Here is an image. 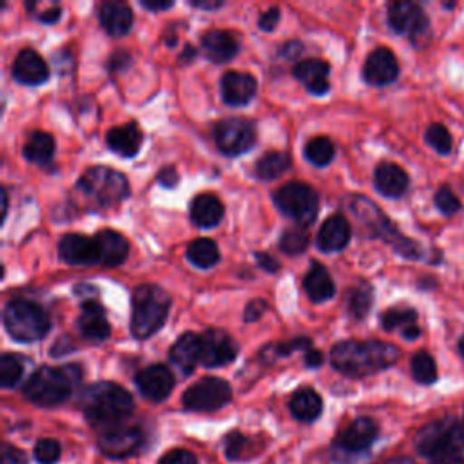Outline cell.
<instances>
[{"mask_svg": "<svg viewBox=\"0 0 464 464\" xmlns=\"http://www.w3.org/2000/svg\"><path fill=\"white\" fill-rule=\"evenodd\" d=\"M129 63H130V54H129L127 51H116V53H112L111 58H109V69H111L112 72L123 71L125 67H129Z\"/></svg>", "mask_w": 464, "mask_h": 464, "instance_id": "cell-51", "label": "cell"}, {"mask_svg": "<svg viewBox=\"0 0 464 464\" xmlns=\"http://www.w3.org/2000/svg\"><path fill=\"white\" fill-rule=\"evenodd\" d=\"M145 444V433L138 426L120 424L116 428L102 431L98 439L100 451L109 459H125L141 450Z\"/></svg>", "mask_w": 464, "mask_h": 464, "instance_id": "cell-13", "label": "cell"}, {"mask_svg": "<svg viewBox=\"0 0 464 464\" xmlns=\"http://www.w3.org/2000/svg\"><path fill=\"white\" fill-rule=\"evenodd\" d=\"M58 256L69 265H94L100 263L98 246L94 237L83 234H63L58 241Z\"/></svg>", "mask_w": 464, "mask_h": 464, "instance_id": "cell-18", "label": "cell"}, {"mask_svg": "<svg viewBox=\"0 0 464 464\" xmlns=\"http://www.w3.org/2000/svg\"><path fill=\"white\" fill-rule=\"evenodd\" d=\"M256 259H257L259 266H261L263 270L270 272V274H274V272L279 270V263H277L270 254H266V252H256Z\"/></svg>", "mask_w": 464, "mask_h": 464, "instance_id": "cell-53", "label": "cell"}, {"mask_svg": "<svg viewBox=\"0 0 464 464\" xmlns=\"http://www.w3.org/2000/svg\"><path fill=\"white\" fill-rule=\"evenodd\" d=\"M352 210L357 216L359 221L366 223L372 236L382 239L384 243H388L397 254H401L406 259H419L422 257V248L417 241L406 237L404 234H401V230L395 228V225L381 212L379 207L373 205V201H370L368 198H361V196H353L352 201Z\"/></svg>", "mask_w": 464, "mask_h": 464, "instance_id": "cell-7", "label": "cell"}, {"mask_svg": "<svg viewBox=\"0 0 464 464\" xmlns=\"http://www.w3.org/2000/svg\"><path fill=\"white\" fill-rule=\"evenodd\" d=\"M399 76V62L388 47L373 49L362 65V78L370 85H388Z\"/></svg>", "mask_w": 464, "mask_h": 464, "instance_id": "cell-17", "label": "cell"}, {"mask_svg": "<svg viewBox=\"0 0 464 464\" xmlns=\"http://www.w3.org/2000/svg\"><path fill=\"white\" fill-rule=\"evenodd\" d=\"M417 451L428 460H437L464 451V424L455 417H442L422 426L415 439Z\"/></svg>", "mask_w": 464, "mask_h": 464, "instance_id": "cell-6", "label": "cell"}, {"mask_svg": "<svg viewBox=\"0 0 464 464\" xmlns=\"http://www.w3.org/2000/svg\"><path fill=\"white\" fill-rule=\"evenodd\" d=\"M60 442L54 439H40L34 444V459L40 464H54L60 459Z\"/></svg>", "mask_w": 464, "mask_h": 464, "instance_id": "cell-45", "label": "cell"}, {"mask_svg": "<svg viewBox=\"0 0 464 464\" xmlns=\"http://www.w3.org/2000/svg\"><path fill=\"white\" fill-rule=\"evenodd\" d=\"M54 154V138L45 130H33L24 145V158L31 163L44 165Z\"/></svg>", "mask_w": 464, "mask_h": 464, "instance_id": "cell-34", "label": "cell"}, {"mask_svg": "<svg viewBox=\"0 0 464 464\" xmlns=\"http://www.w3.org/2000/svg\"><path fill=\"white\" fill-rule=\"evenodd\" d=\"M2 464H27V455L11 444H4L2 448Z\"/></svg>", "mask_w": 464, "mask_h": 464, "instance_id": "cell-49", "label": "cell"}, {"mask_svg": "<svg viewBox=\"0 0 464 464\" xmlns=\"http://www.w3.org/2000/svg\"><path fill=\"white\" fill-rule=\"evenodd\" d=\"M94 241L98 246V256H100L102 265L118 266L127 259L129 241L125 239L123 234H120L112 228H103V230L96 232Z\"/></svg>", "mask_w": 464, "mask_h": 464, "instance_id": "cell-28", "label": "cell"}, {"mask_svg": "<svg viewBox=\"0 0 464 464\" xmlns=\"http://www.w3.org/2000/svg\"><path fill=\"white\" fill-rule=\"evenodd\" d=\"M11 74L18 83L34 87L49 78V67L34 49H22L13 62Z\"/></svg>", "mask_w": 464, "mask_h": 464, "instance_id": "cell-20", "label": "cell"}, {"mask_svg": "<svg viewBox=\"0 0 464 464\" xmlns=\"http://www.w3.org/2000/svg\"><path fill=\"white\" fill-rule=\"evenodd\" d=\"M237 343L221 328H210L201 337V364L207 368L225 366L237 357Z\"/></svg>", "mask_w": 464, "mask_h": 464, "instance_id": "cell-14", "label": "cell"}, {"mask_svg": "<svg viewBox=\"0 0 464 464\" xmlns=\"http://www.w3.org/2000/svg\"><path fill=\"white\" fill-rule=\"evenodd\" d=\"M158 464H198V459L194 453H190L183 448H176V450H170L169 453H165Z\"/></svg>", "mask_w": 464, "mask_h": 464, "instance_id": "cell-46", "label": "cell"}, {"mask_svg": "<svg viewBox=\"0 0 464 464\" xmlns=\"http://www.w3.org/2000/svg\"><path fill=\"white\" fill-rule=\"evenodd\" d=\"M384 464H415V462L411 459H408V457H393V459L386 460Z\"/></svg>", "mask_w": 464, "mask_h": 464, "instance_id": "cell-60", "label": "cell"}, {"mask_svg": "<svg viewBox=\"0 0 464 464\" xmlns=\"http://www.w3.org/2000/svg\"><path fill=\"white\" fill-rule=\"evenodd\" d=\"M328 74H330V65L321 58H306L294 67V76L312 94H326L330 91Z\"/></svg>", "mask_w": 464, "mask_h": 464, "instance_id": "cell-22", "label": "cell"}, {"mask_svg": "<svg viewBox=\"0 0 464 464\" xmlns=\"http://www.w3.org/2000/svg\"><path fill=\"white\" fill-rule=\"evenodd\" d=\"M276 207L299 225L314 223L319 210L317 192L303 181H290L281 185L272 196Z\"/></svg>", "mask_w": 464, "mask_h": 464, "instance_id": "cell-9", "label": "cell"}, {"mask_svg": "<svg viewBox=\"0 0 464 464\" xmlns=\"http://www.w3.org/2000/svg\"><path fill=\"white\" fill-rule=\"evenodd\" d=\"M214 140L225 156H239L252 149L256 141V127L250 120L230 116L216 125Z\"/></svg>", "mask_w": 464, "mask_h": 464, "instance_id": "cell-11", "label": "cell"}, {"mask_svg": "<svg viewBox=\"0 0 464 464\" xmlns=\"http://www.w3.org/2000/svg\"><path fill=\"white\" fill-rule=\"evenodd\" d=\"M303 154H304V158L312 165L324 167V165H328L334 160L335 147H334V143L326 136H315V138L306 141Z\"/></svg>", "mask_w": 464, "mask_h": 464, "instance_id": "cell-38", "label": "cell"}, {"mask_svg": "<svg viewBox=\"0 0 464 464\" xmlns=\"http://www.w3.org/2000/svg\"><path fill=\"white\" fill-rule=\"evenodd\" d=\"M372 303H373V292H372V286L364 281H361L357 286H353L348 292L346 304L353 319H364L372 308Z\"/></svg>", "mask_w": 464, "mask_h": 464, "instance_id": "cell-37", "label": "cell"}, {"mask_svg": "<svg viewBox=\"0 0 464 464\" xmlns=\"http://www.w3.org/2000/svg\"><path fill=\"white\" fill-rule=\"evenodd\" d=\"M24 373V362L14 353H4L0 357V384L4 388H13Z\"/></svg>", "mask_w": 464, "mask_h": 464, "instance_id": "cell-41", "label": "cell"}, {"mask_svg": "<svg viewBox=\"0 0 464 464\" xmlns=\"http://www.w3.org/2000/svg\"><path fill=\"white\" fill-rule=\"evenodd\" d=\"M401 352L395 344L368 339V341H341L332 348V366L343 375L359 379L382 372L397 362Z\"/></svg>", "mask_w": 464, "mask_h": 464, "instance_id": "cell-1", "label": "cell"}, {"mask_svg": "<svg viewBox=\"0 0 464 464\" xmlns=\"http://www.w3.org/2000/svg\"><path fill=\"white\" fill-rule=\"evenodd\" d=\"M435 207L439 208L440 214L444 216H453L460 210V199L457 198V194L450 188V185H440L433 196Z\"/></svg>", "mask_w": 464, "mask_h": 464, "instance_id": "cell-43", "label": "cell"}, {"mask_svg": "<svg viewBox=\"0 0 464 464\" xmlns=\"http://www.w3.org/2000/svg\"><path fill=\"white\" fill-rule=\"evenodd\" d=\"M310 344H312V341L308 339V337H295V339H292V341H283V343H277L276 346H274V352L277 353V355H290L292 352H295V350H310Z\"/></svg>", "mask_w": 464, "mask_h": 464, "instance_id": "cell-47", "label": "cell"}, {"mask_svg": "<svg viewBox=\"0 0 464 464\" xmlns=\"http://www.w3.org/2000/svg\"><path fill=\"white\" fill-rule=\"evenodd\" d=\"M102 27L111 36H125L134 22L132 9L125 2H105L98 11Z\"/></svg>", "mask_w": 464, "mask_h": 464, "instance_id": "cell-29", "label": "cell"}, {"mask_svg": "<svg viewBox=\"0 0 464 464\" xmlns=\"http://www.w3.org/2000/svg\"><path fill=\"white\" fill-rule=\"evenodd\" d=\"M78 328L83 337L91 341H103L111 334V326L105 315L103 306L94 301L87 299L82 303V314L78 317Z\"/></svg>", "mask_w": 464, "mask_h": 464, "instance_id": "cell-27", "label": "cell"}, {"mask_svg": "<svg viewBox=\"0 0 464 464\" xmlns=\"http://www.w3.org/2000/svg\"><path fill=\"white\" fill-rule=\"evenodd\" d=\"M187 259L198 268H210L219 261V248L208 237H199L188 243Z\"/></svg>", "mask_w": 464, "mask_h": 464, "instance_id": "cell-36", "label": "cell"}, {"mask_svg": "<svg viewBox=\"0 0 464 464\" xmlns=\"http://www.w3.org/2000/svg\"><path fill=\"white\" fill-rule=\"evenodd\" d=\"M80 408L89 424L105 431L123 424L130 417L134 401L123 386L102 381L87 386L82 392Z\"/></svg>", "mask_w": 464, "mask_h": 464, "instance_id": "cell-2", "label": "cell"}, {"mask_svg": "<svg viewBox=\"0 0 464 464\" xmlns=\"http://www.w3.org/2000/svg\"><path fill=\"white\" fill-rule=\"evenodd\" d=\"M80 379L82 370L78 364H67L60 368L42 366L27 379L24 395L36 406L53 408L69 399Z\"/></svg>", "mask_w": 464, "mask_h": 464, "instance_id": "cell-4", "label": "cell"}, {"mask_svg": "<svg viewBox=\"0 0 464 464\" xmlns=\"http://www.w3.org/2000/svg\"><path fill=\"white\" fill-rule=\"evenodd\" d=\"M303 288L306 295L314 303H324L334 297L335 294V283L332 281L328 270L319 261H314L303 279Z\"/></svg>", "mask_w": 464, "mask_h": 464, "instance_id": "cell-31", "label": "cell"}, {"mask_svg": "<svg viewBox=\"0 0 464 464\" xmlns=\"http://www.w3.org/2000/svg\"><path fill=\"white\" fill-rule=\"evenodd\" d=\"M381 326L386 332L399 330L401 335L408 341H413L420 335V326L417 324V312L410 306H393L382 312Z\"/></svg>", "mask_w": 464, "mask_h": 464, "instance_id": "cell-30", "label": "cell"}, {"mask_svg": "<svg viewBox=\"0 0 464 464\" xmlns=\"http://www.w3.org/2000/svg\"><path fill=\"white\" fill-rule=\"evenodd\" d=\"M141 7L149 9V11H165V9H170L174 4L169 0V2H150V0H141L140 2Z\"/></svg>", "mask_w": 464, "mask_h": 464, "instance_id": "cell-56", "label": "cell"}, {"mask_svg": "<svg viewBox=\"0 0 464 464\" xmlns=\"http://www.w3.org/2000/svg\"><path fill=\"white\" fill-rule=\"evenodd\" d=\"M379 437V428L370 417L353 419L335 439V446L344 453L357 455L372 448Z\"/></svg>", "mask_w": 464, "mask_h": 464, "instance_id": "cell-15", "label": "cell"}, {"mask_svg": "<svg viewBox=\"0 0 464 464\" xmlns=\"http://www.w3.org/2000/svg\"><path fill=\"white\" fill-rule=\"evenodd\" d=\"M221 98L227 105H246L257 91V82L250 72L243 71H227L221 76Z\"/></svg>", "mask_w": 464, "mask_h": 464, "instance_id": "cell-19", "label": "cell"}, {"mask_svg": "<svg viewBox=\"0 0 464 464\" xmlns=\"http://www.w3.org/2000/svg\"><path fill=\"white\" fill-rule=\"evenodd\" d=\"M292 165V158L283 150H268L265 152L254 165V174L259 179H276Z\"/></svg>", "mask_w": 464, "mask_h": 464, "instance_id": "cell-35", "label": "cell"}, {"mask_svg": "<svg viewBox=\"0 0 464 464\" xmlns=\"http://www.w3.org/2000/svg\"><path fill=\"white\" fill-rule=\"evenodd\" d=\"M290 413L303 422H312L315 420L321 411H323V401L319 397L317 392H314L312 388H299L297 392H294V395L290 397L288 402Z\"/></svg>", "mask_w": 464, "mask_h": 464, "instance_id": "cell-33", "label": "cell"}, {"mask_svg": "<svg viewBox=\"0 0 464 464\" xmlns=\"http://www.w3.org/2000/svg\"><path fill=\"white\" fill-rule=\"evenodd\" d=\"M232 399V388L225 379L203 377L188 386L181 397L183 406L190 411H214Z\"/></svg>", "mask_w": 464, "mask_h": 464, "instance_id": "cell-10", "label": "cell"}, {"mask_svg": "<svg viewBox=\"0 0 464 464\" xmlns=\"http://www.w3.org/2000/svg\"><path fill=\"white\" fill-rule=\"evenodd\" d=\"M266 308H268L266 301H263V299H252V301L245 306L243 321H245V323H254V321L261 319V315L266 312Z\"/></svg>", "mask_w": 464, "mask_h": 464, "instance_id": "cell-48", "label": "cell"}, {"mask_svg": "<svg viewBox=\"0 0 464 464\" xmlns=\"http://www.w3.org/2000/svg\"><path fill=\"white\" fill-rule=\"evenodd\" d=\"M410 370H411V377L419 382V384H431L437 381V364L431 353H428L426 350H419L411 361H410Z\"/></svg>", "mask_w": 464, "mask_h": 464, "instance_id": "cell-39", "label": "cell"}, {"mask_svg": "<svg viewBox=\"0 0 464 464\" xmlns=\"http://www.w3.org/2000/svg\"><path fill=\"white\" fill-rule=\"evenodd\" d=\"M134 382L145 399L160 402L170 395L174 375L165 364H150L136 373Z\"/></svg>", "mask_w": 464, "mask_h": 464, "instance_id": "cell-16", "label": "cell"}, {"mask_svg": "<svg viewBox=\"0 0 464 464\" xmlns=\"http://www.w3.org/2000/svg\"><path fill=\"white\" fill-rule=\"evenodd\" d=\"M350 236L352 232L346 218H343L341 214H334L323 221L315 243L317 248H321L323 252H339L348 245Z\"/></svg>", "mask_w": 464, "mask_h": 464, "instance_id": "cell-26", "label": "cell"}, {"mask_svg": "<svg viewBox=\"0 0 464 464\" xmlns=\"http://www.w3.org/2000/svg\"><path fill=\"white\" fill-rule=\"evenodd\" d=\"M190 219L201 228L216 227L223 218V203L214 194H199L190 203Z\"/></svg>", "mask_w": 464, "mask_h": 464, "instance_id": "cell-32", "label": "cell"}, {"mask_svg": "<svg viewBox=\"0 0 464 464\" xmlns=\"http://www.w3.org/2000/svg\"><path fill=\"white\" fill-rule=\"evenodd\" d=\"M424 140L440 156H448L453 149V138H451L450 130L446 129V125H442V123L428 125V129L424 132Z\"/></svg>", "mask_w": 464, "mask_h": 464, "instance_id": "cell-40", "label": "cell"}, {"mask_svg": "<svg viewBox=\"0 0 464 464\" xmlns=\"http://www.w3.org/2000/svg\"><path fill=\"white\" fill-rule=\"evenodd\" d=\"M373 185L386 198H399L408 190L410 178L406 170L392 161H381L373 170Z\"/></svg>", "mask_w": 464, "mask_h": 464, "instance_id": "cell-24", "label": "cell"}, {"mask_svg": "<svg viewBox=\"0 0 464 464\" xmlns=\"http://www.w3.org/2000/svg\"><path fill=\"white\" fill-rule=\"evenodd\" d=\"M194 54H196V49H194L192 45H187L185 51L179 54V60H181V62H187V60L190 62V60L194 58Z\"/></svg>", "mask_w": 464, "mask_h": 464, "instance_id": "cell-59", "label": "cell"}, {"mask_svg": "<svg viewBox=\"0 0 464 464\" xmlns=\"http://www.w3.org/2000/svg\"><path fill=\"white\" fill-rule=\"evenodd\" d=\"M457 350H459V353L464 357V335H460V339H459V343H457Z\"/></svg>", "mask_w": 464, "mask_h": 464, "instance_id": "cell-62", "label": "cell"}, {"mask_svg": "<svg viewBox=\"0 0 464 464\" xmlns=\"http://www.w3.org/2000/svg\"><path fill=\"white\" fill-rule=\"evenodd\" d=\"M250 439H246L245 435L234 431L227 437L225 440V453L230 460H239V459H246V455H250Z\"/></svg>", "mask_w": 464, "mask_h": 464, "instance_id": "cell-44", "label": "cell"}, {"mask_svg": "<svg viewBox=\"0 0 464 464\" xmlns=\"http://www.w3.org/2000/svg\"><path fill=\"white\" fill-rule=\"evenodd\" d=\"M310 237L304 230H286L279 239V248L288 256L303 254L308 248Z\"/></svg>", "mask_w": 464, "mask_h": 464, "instance_id": "cell-42", "label": "cell"}, {"mask_svg": "<svg viewBox=\"0 0 464 464\" xmlns=\"http://www.w3.org/2000/svg\"><path fill=\"white\" fill-rule=\"evenodd\" d=\"M158 181H160V185H163L165 188H172L174 185H178L179 178H178L176 169L170 167V165L160 169V172H158Z\"/></svg>", "mask_w": 464, "mask_h": 464, "instance_id": "cell-52", "label": "cell"}, {"mask_svg": "<svg viewBox=\"0 0 464 464\" xmlns=\"http://www.w3.org/2000/svg\"><path fill=\"white\" fill-rule=\"evenodd\" d=\"M190 5H192V7H198V9H219V7L223 5V2H221V0H214V2H208V0L196 2V0H192Z\"/></svg>", "mask_w": 464, "mask_h": 464, "instance_id": "cell-57", "label": "cell"}, {"mask_svg": "<svg viewBox=\"0 0 464 464\" xmlns=\"http://www.w3.org/2000/svg\"><path fill=\"white\" fill-rule=\"evenodd\" d=\"M170 308V295L158 285L145 283L132 292L130 334L136 339H149L165 323Z\"/></svg>", "mask_w": 464, "mask_h": 464, "instance_id": "cell-5", "label": "cell"}, {"mask_svg": "<svg viewBox=\"0 0 464 464\" xmlns=\"http://www.w3.org/2000/svg\"><path fill=\"white\" fill-rule=\"evenodd\" d=\"M321 362H323V353H321L319 350H314V348L306 350V353H304V364H306L308 368H317V366H321Z\"/></svg>", "mask_w": 464, "mask_h": 464, "instance_id": "cell-55", "label": "cell"}, {"mask_svg": "<svg viewBox=\"0 0 464 464\" xmlns=\"http://www.w3.org/2000/svg\"><path fill=\"white\" fill-rule=\"evenodd\" d=\"M169 359L183 375L192 373L196 364L201 362V337L194 332L181 334L170 346Z\"/></svg>", "mask_w": 464, "mask_h": 464, "instance_id": "cell-21", "label": "cell"}, {"mask_svg": "<svg viewBox=\"0 0 464 464\" xmlns=\"http://www.w3.org/2000/svg\"><path fill=\"white\" fill-rule=\"evenodd\" d=\"M279 16H281L279 9H277V7H270V9H266L265 13H261V16H259V20H257V27H259L261 31H272V29L277 25Z\"/></svg>", "mask_w": 464, "mask_h": 464, "instance_id": "cell-50", "label": "cell"}, {"mask_svg": "<svg viewBox=\"0 0 464 464\" xmlns=\"http://www.w3.org/2000/svg\"><path fill=\"white\" fill-rule=\"evenodd\" d=\"M388 25L402 36H408L411 42L428 34L430 20L424 9L410 0H397L388 5Z\"/></svg>", "mask_w": 464, "mask_h": 464, "instance_id": "cell-12", "label": "cell"}, {"mask_svg": "<svg viewBox=\"0 0 464 464\" xmlns=\"http://www.w3.org/2000/svg\"><path fill=\"white\" fill-rule=\"evenodd\" d=\"M2 203H4V214H2V218H5V214H7V203H9V201H7V190H5V188L2 190Z\"/></svg>", "mask_w": 464, "mask_h": 464, "instance_id": "cell-61", "label": "cell"}, {"mask_svg": "<svg viewBox=\"0 0 464 464\" xmlns=\"http://www.w3.org/2000/svg\"><path fill=\"white\" fill-rule=\"evenodd\" d=\"M74 192L85 210L100 212L116 207L129 196V181L121 172L96 165L80 176Z\"/></svg>", "mask_w": 464, "mask_h": 464, "instance_id": "cell-3", "label": "cell"}, {"mask_svg": "<svg viewBox=\"0 0 464 464\" xmlns=\"http://www.w3.org/2000/svg\"><path fill=\"white\" fill-rule=\"evenodd\" d=\"M430 464H464V457L462 455H451V457L430 460Z\"/></svg>", "mask_w": 464, "mask_h": 464, "instance_id": "cell-58", "label": "cell"}, {"mask_svg": "<svg viewBox=\"0 0 464 464\" xmlns=\"http://www.w3.org/2000/svg\"><path fill=\"white\" fill-rule=\"evenodd\" d=\"M107 147L116 152L121 158H134L140 152L141 141H143V134L141 129L138 127L136 121H129L118 127L109 129L107 136H105Z\"/></svg>", "mask_w": 464, "mask_h": 464, "instance_id": "cell-25", "label": "cell"}, {"mask_svg": "<svg viewBox=\"0 0 464 464\" xmlns=\"http://www.w3.org/2000/svg\"><path fill=\"white\" fill-rule=\"evenodd\" d=\"M2 317L5 332L18 343L40 341L51 328L47 312L40 304L22 297L7 301Z\"/></svg>", "mask_w": 464, "mask_h": 464, "instance_id": "cell-8", "label": "cell"}, {"mask_svg": "<svg viewBox=\"0 0 464 464\" xmlns=\"http://www.w3.org/2000/svg\"><path fill=\"white\" fill-rule=\"evenodd\" d=\"M201 51L210 62L223 63L237 54L239 44L232 33L225 29H210L201 36Z\"/></svg>", "mask_w": 464, "mask_h": 464, "instance_id": "cell-23", "label": "cell"}, {"mask_svg": "<svg viewBox=\"0 0 464 464\" xmlns=\"http://www.w3.org/2000/svg\"><path fill=\"white\" fill-rule=\"evenodd\" d=\"M60 14H62V7L60 5H51L49 9H45V11H40L38 14H34L40 22H44V24H54L58 18H60Z\"/></svg>", "mask_w": 464, "mask_h": 464, "instance_id": "cell-54", "label": "cell"}]
</instances>
